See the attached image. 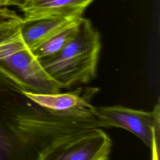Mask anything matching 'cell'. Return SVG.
<instances>
[{"mask_svg": "<svg viewBox=\"0 0 160 160\" xmlns=\"http://www.w3.org/2000/svg\"><path fill=\"white\" fill-rule=\"evenodd\" d=\"M101 49V36L88 19H80L75 36L56 54L39 59L63 88L86 84L96 76Z\"/></svg>", "mask_w": 160, "mask_h": 160, "instance_id": "6da1fadb", "label": "cell"}, {"mask_svg": "<svg viewBox=\"0 0 160 160\" xmlns=\"http://www.w3.org/2000/svg\"><path fill=\"white\" fill-rule=\"evenodd\" d=\"M22 20L15 11L0 8V70L24 89L38 81L42 66L23 41Z\"/></svg>", "mask_w": 160, "mask_h": 160, "instance_id": "7a4b0ae2", "label": "cell"}, {"mask_svg": "<svg viewBox=\"0 0 160 160\" xmlns=\"http://www.w3.org/2000/svg\"><path fill=\"white\" fill-rule=\"evenodd\" d=\"M23 91L0 70V160L26 159L22 125L31 99Z\"/></svg>", "mask_w": 160, "mask_h": 160, "instance_id": "3957f363", "label": "cell"}, {"mask_svg": "<svg viewBox=\"0 0 160 160\" xmlns=\"http://www.w3.org/2000/svg\"><path fill=\"white\" fill-rule=\"evenodd\" d=\"M159 101L152 111L114 105L95 107L94 116L99 128H119L138 137L151 150L152 159L159 156Z\"/></svg>", "mask_w": 160, "mask_h": 160, "instance_id": "277c9868", "label": "cell"}, {"mask_svg": "<svg viewBox=\"0 0 160 160\" xmlns=\"http://www.w3.org/2000/svg\"><path fill=\"white\" fill-rule=\"evenodd\" d=\"M112 141L100 128L86 131L56 149L49 160H107Z\"/></svg>", "mask_w": 160, "mask_h": 160, "instance_id": "5b68a950", "label": "cell"}, {"mask_svg": "<svg viewBox=\"0 0 160 160\" xmlns=\"http://www.w3.org/2000/svg\"><path fill=\"white\" fill-rule=\"evenodd\" d=\"M98 89L79 88L74 91L61 93L38 94L23 91V93L40 106L51 111L75 116H94V109L90 99Z\"/></svg>", "mask_w": 160, "mask_h": 160, "instance_id": "8992f818", "label": "cell"}, {"mask_svg": "<svg viewBox=\"0 0 160 160\" xmlns=\"http://www.w3.org/2000/svg\"><path fill=\"white\" fill-rule=\"evenodd\" d=\"M93 0H16L26 19L46 17L80 18Z\"/></svg>", "mask_w": 160, "mask_h": 160, "instance_id": "52a82bcc", "label": "cell"}, {"mask_svg": "<svg viewBox=\"0 0 160 160\" xmlns=\"http://www.w3.org/2000/svg\"><path fill=\"white\" fill-rule=\"evenodd\" d=\"M79 19L59 16L29 19L22 18L20 24L21 34L28 48L33 52L52 36L71 26Z\"/></svg>", "mask_w": 160, "mask_h": 160, "instance_id": "ba28073f", "label": "cell"}, {"mask_svg": "<svg viewBox=\"0 0 160 160\" xmlns=\"http://www.w3.org/2000/svg\"><path fill=\"white\" fill-rule=\"evenodd\" d=\"M81 18L71 26L57 33L44 42L32 52L34 55L38 59H40L52 56L60 51L76 34Z\"/></svg>", "mask_w": 160, "mask_h": 160, "instance_id": "9c48e42d", "label": "cell"}, {"mask_svg": "<svg viewBox=\"0 0 160 160\" xmlns=\"http://www.w3.org/2000/svg\"><path fill=\"white\" fill-rule=\"evenodd\" d=\"M16 0H0V8L14 6Z\"/></svg>", "mask_w": 160, "mask_h": 160, "instance_id": "30bf717a", "label": "cell"}]
</instances>
